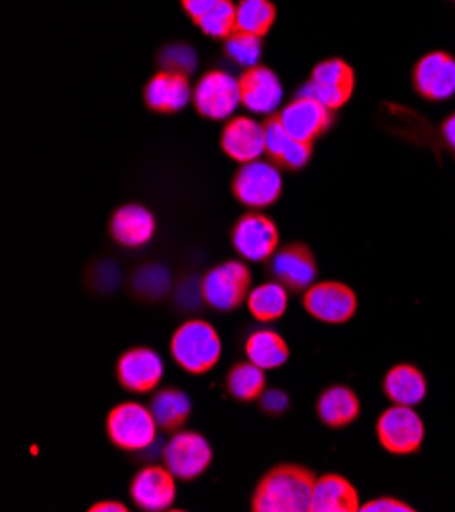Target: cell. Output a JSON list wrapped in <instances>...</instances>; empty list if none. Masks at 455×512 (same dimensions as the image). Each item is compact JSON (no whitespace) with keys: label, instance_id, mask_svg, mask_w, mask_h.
Returning a JSON list of instances; mask_svg holds the SVG:
<instances>
[{"label":"cell","instance_id":"6da1fadb","mask_svg":"<svg viewBox=\"0 0 455 512\" xmlns=\"http://www.w3.org/2000/svg\"><path fill=\"white\" fill-rule=\"evenodd\" d=\"M317 476L302 466H278L258 484L251 510L256 512H311Z\"/></svg>","mask_w":455,"mask_h":512},{"label":"cell","instance_id":"7a4b0ae2","mask_svg":"<svg viewBox=\"0 0 455 512\" xmlns=\"http://www.w3.org/2000/svg\"><path fill=\"white\" fill-rule=\"evenodd\" d=\"M174 360L190 374H207L221 357V337L207 321H188L180 325L170 343Z\"/></svg>","mask_w":455,"mask_h":512},{"label":"cell","instance_id":"3957f363","mask_svg":"<svg viewBox=\"0 0 455 512\" xmlns=\"http://www.w3.org/2000/svg\"><path fill=\"white\" fill-rule=\"evenodd\" d=\"M158 421L151 413L137 402H123L115 406L107 417L109 439L125 451H141L156 441Z\"/></svg>","mask_w":455,"mask_h":512},{"label":"cell","instance_id":"277c9868","mask_svg":"<svg viewBox=\"0 0 455 512\" xmlns=\"http://www.w3.org/2000/svg\"><path fill=\"white\" fill-rule=\"evenodd\" d=\"M380 445L392 455L417 453L425 439V423L415 406L394 404L384 411L376 423Z\"/></svg>","mask_w":455,"mask_h":512},{"label":"cell","instance_id":"5b68a950","mask_svg":"<svg viewBox=\"0 0 455 512\" xmlns=\"http://www.w3.org/2000/svg\"><path fill=\"white\" fill-rule=\"evenodd\" d=\"M251 274L241 262H225L215 266L205 278H202L200 290L202 298L213 306L215 311H235L237 306L249 296Z\"/></svg>","mask_w":455,"mask_h":512},{"label":"cell","instance_id":"8992f818","mask_svg":"<svg viewBox=\"0 0 455 512\" xmlns=\"http://www.w3.org/2000/svg\"><path fill=\"white\" fill-rule=\"evenodd\" d=\"M233 194L245 207H270L282 194V176L278 166L260 160L243 164L233 178Z\"/></svg>","mask_w":455,"mask_h":512},{"label":"cell","instance_id":"52a82bcc","mask_svg":"<svg viewBox=\"0 0 455 512\" xmlns=\"http://www.w3.org/2000/svg\"><path fill=\"white\" fill-rule=\"evenodd\" d=\"M192 100L200 117L213 121L229 119L241 102L239 80L223 70H211L198 80Z\"/></svg>","mask_w":455,"mask_h":512},{"label":"cell","instance_id":"ba28073f","mask_svg":"<svg viewBox=\"0 0 455 512\" xmlns=\"http://www.w3.org/2000/svg\"><path fill=\"white\" fill-rule=\"evenodd\" d=\"M353 90H356V72L347 62L331 58L315 66L309 84L300 94H309L323 102L327 109L339 111L351 100Z\"/></svg>","mask_w":455,"mask_h":512},{"label":"cell","instance_id":"9c48e42d","mask_svg":"<svg viewBox=\"0 0 455 512\" xmlns=\"http://www.w3.org/2000/svg\"><path fill=\"white\" fill-rule=\"evenodd\" d=\"M302 304H305L307 313L317 321L341 325L356 317L358 296L349 286L335 280H327L307 288Z\"/></svg>","mask_w":455,"mask_h":512},{"label":"cell","instance_id":"30bf717a","mask_svg":"<svg viewBox=\"0 0 455 512\" xmlns=\"http://www.w3.org/2000/svg\"><path fill=\"white\" fill-rule=\"evenodd\" d=\"M282 127L296 141L313 145L333 125V111L309 94H298L278 115Z\"/></svg>","mask_w":455,"mask_h":512},{"label":"cell","instance_id":"8fae6325","mask_svg":"<svg viewBox=\"0 0 455 512\" xmlns=\"http://www.w3.org/2000/svg\"><path fill=\"white\" fill-rule=\"evenodd\" d=\"M166 468L178 480H194L205 474L213 462L211 443L192 431L176 433L164 449Z\"/></svg>","mask_w":455,"mask_h":512},{"label":"cell","instance_id":"7c38bea8","mask_svg":"<svg viewBox=\"0 0 455 512\" xmlns=\"http://www.w3.org/2000/svg\"><path fill=\"white\" fill-rule=\"evenodd\" d=\"M233 247L249 262H266L278 251V227L272 219L260 213L243 215L233 227Z\"/></svg>","mask_w":455,"mask_h":512},{"label":"cell","instance_id":"4fadbf2b","mask_svg":"<svg viewBox=\"0 0 455 512\" xmlns=\"http://www.w3.org/2000/svg\"><path fill=\"white\" fill-rule=\"evenodd\" d=\"M413 86L429 102H441L455 94V58L447 51H429L413 70Z\"/></svg>","mask_w":455,"mask_h":512},{"label":"cell","instance_id":"5bb4252c","mask_svg":"<svg viewBox=\"0 0 455 512\" xmlns=\"http://www.w3.org/2000/svg\"><path fill=\"white\" fill-rule=\"evenodd\" d=\"M164 376L162 357L149 347H133L121 355L117 364V378L123 388L145 394L156 390Z\"/></svg>","mask_w":455,"mask_h":512},{"label":"cell","instance_id":"9a60e30c","mask_svg":"<svg viewBox=\"0 0 455 512\" xmlns=\"http://www.w3.org/2000/svg\"><path fill=\"white\" fill-rule=\"evenodd\" d=\"M241 105L258 115H274L282 102L280 78L266 66L247 68L239 78Z\"/></svg>","mask_w":455,"mask_h":512},{"label":"cell","instance_id":"2e32d148","mask_svg":"<svg viewBox=\"0 0 455 512\" xmlns=\"http://www.w3.org/2000/svg\"><path fill=\"white\" fill-rule=\"evenodd\" d=\"M274 278L290 290H307L317 280V262L307 245L292 243L272 255Z\"/></svg>","mask_w":455,"mask_h":512},{"label":"cell","instance_id":"e0dca14e","mask_svg":"<svg viewBox=\"0 0 455 512\" xmlns=\"http://www.w3.org/2000/svg\"><path fill=\"white\" fill-rule=\"evenodd\" d=\"M221 147L239 164L260 160L266 151V129L249 117H231L221 135Z\"/></svg>","mask_w":455,"mask_h":512},{"label":"cell","instance_id":"ac0fdd59","mask_svg":"<svg viewBox=\"0 0 455 512\" xmlns=\"http://www.w3.org/2000/svg\"><path fill=\"white\" fill-rule=\"evenodd\" d=\"M131 498L141 510H166L176 500V476L162 466L143 468L131 482Z\"/></svg>","mask_w":455,"mask_h":512},{"label":"cell","instance_id":"d6986e66","mask_svg":"<svg viewBox=\"0 0 455 512\" xmlns=\"http://www.w3.org/2000/svg\"><path fill=\"white\" fill-rule=\"evenodd\" d=\"M190 80L188 74L162 70L145 84L143 98L145 105L154 113L172 115L182 111L190 100Z\"/></svg>","mask_w":455,"mask_h":512},{"label":"cell","instance_id":"ffe728a7","mask_svg":"<svg viewBox=\"0 0 455 512\" xmlns=\"http://www.w3.org/2000/svg\"><path fill=\"white\" fill-rule=\"evenodd\" d=\"M264 129H266V153L274 162V166H280L286 170H302L311 162L313 145L290 137L282 127L278 115L268 117L264 123Z\"/></svg>","mask_w":455,"mask_h":512},{"label":"cell","instance_id":"44dd1931","mask_svg":"<svg viewBox=\"0 0 455 512\" xmlns=\"http://www.w3.org/2000/svg\"><path fill=\"white\" fill-rule=\"evenodd\" d=\"M362 508L356 486L339 474L317 478L311 512H358Z\"/></svg>","mask_w":455,"mask_h":512},{"label":"cell","instance_id":"7402d4cb","mask_svg":"<svg viewBox=\"0 0 455 512\" xmlns=\"http://www.w3.org/2000/svg\"><path fill=\"white\" fill-rule=\"evenodd\" d=\"M156 233V217L141 204H125L111 219V235L123 247H141Z\"/></svg>","mask_w":455,"mask_h":512},{"label":"cell","instance_id":"603a6c76","mask_svg":"<svg viewBox=\"0 0 455 512\" xmlns=\"http://www.w3.org/2000/svg\"><path fill=\"white\" fill-rule=\"evenodd\" d=\"M362 404L358 394L347 386H331L321 392L317 402L319 419L331 429H343L356 423L360 417Z\"/></svg>","mask_w":455,"mask_h":512},{"label":"cell","instance_id":"cb8c5ba5","mask_svg":"<svg viewBox=\"0 0 455 512\" xmlns=\"http://www.w3.org/2000/svg\"><path fill=\"white\" fill-rule=\"evenodd\" d=\"M384 394L392 404L417 406L427 396V380L419 368L398 364L384 378Z\"/></svg>","mask_w":455,"mask_h":512},{"label":"cell","instance_id":"d4e9b609","mask_svg":"<svg viewBox=\"0 0 455 512\" xmlns=\"http://www.w3.org/2000/svg\"><path fill=\"white\" fill-rule=\"evenodd\" d=\"M245 353L249 362H254L262 370H276L286 364L288 360V345L286 341L270 329L254 331L245 341Z\"/></svg>","mask_w":455,"mask_h":512},{"label":"cell","instance_id":"484cf974","mask_svg":"<svg viewBox=\"0 0 455 512\" xmlns=\"http://www.w3.org/2000/svg\"><path fill=\"white\" fill-rule=\"evenodd\" d=\"M247 306H249V313L254 315V319L262 323L278 321L286 313V306H288L286 286L280 282H266L254 288L247 296Z\"/></svg>","mask_w":455,"mask_h":512},{"label":"cell","instance_id":"4316f807","mask_svg":"<svg viewBox=\"0 0 455 512\" xmlns=\"http://www.w3.org/2000/svg\"><path fill=\"white\" fill-rule=\"evenodd\" d=\"M192 411L190 398L182 390H162L151 400V413H154L158 425L166 431H176L182 427Z\"/></svg>","mask_w":455,"mask_h":512},{"label":"cell","instance_id":"83f0119b","mask_svg":"<svg viewBox=\"0 0 455 512\" xmlns=\"http://www.w3.org/2000/svg\"><path fill=\"white\" fill-rule=\"evenodd\" d=\"M276 23L272 0H241L237 5V31L264 37Z\"/></svg>","mask_w":455,"mask_h":512},{"label":"cell","instance_id":"f1b7e54d","mask_svg":"<svg viewBox=\"0 0 455 512\" xmlns=\"http://www.w3.org/2000/svg\"><path fill=\"white\" fill-rule=\"evenodd\" d=\"M264 372L266 370H262L254 362H241L233 366V370L229 372L227 388L237 400H243V402L256 400L264 394V388H266Z\"/></svg>","mask_w":455,"mask_h":512},{"label":"cell","instance_id":"f546056e","mask_svg":"<svg viewBox=\"0 0 455 512\" xmlns=\"http://www.w3.org/2000/svg\"><path fill=\"white\" fill-rule=\"evenodd\" d=\"M225 54L243 68H254L262 56V37L235 31L225 39Z\"/></svg>","mask_w":455,"mask_h":512},{"label":"cell","instance_id":"4dcf8cb0","mask_svg":"<svg viewBox=\"0 0 455 512\" xmlns=\"http://www.w3.org/2000/svg\"><path fill=\"white\" fill-rule=\"evenodd\" d=\"M200 31L213 39H227L237 31V5L233 0H221V3L198 23Z\"/></svg>","mask_w":455,"mask_h":512},{"label":"cell","instance_id":"1f68e13d","mask_svg":"<svg viewBox=\"0 0 455 512\" xmlns=\"http://www.w3.org/2000/svg\"><path fill=\"white\" fill-rule=\"evenodd\" d=\"M160 62L170 72L190 74V72L196 70V54H194V49H190L188 45H180V43L162 49Z\"/></svg>","mask_w":455,"mask_h":512},{"label":"cell","instance_id":"d6a6232c","mask_svg":"<svg viewBox=\"0 0 455 512\" xmlns=\"http://www.w3.org/2000/svg\"><path fill=\"white\" fill-rule=\"evenodd\" d=\"M180 3H182L184 13L192 19V23L198 25L221 3V0H180Z\"/></svg>","mask_w":455,"mask_h":512},{"label":"cell","instance_id":"836d02e7","mask_svg":"<svg viewBox=\"0 0 455 512\" xmlns=\"http://www.w3.org/2000/svg\"><path fill=\"white\" fill-rule=\"evenodd\" d=\"M360 510L362 512H413L415 508L407 502L386 496V498H376V500L366 502Z\"/></svg>","mask_w":455,"mask_h":512},{"label":"cell","instance_id":"e575fe53","mask_svg":"<svg viewBox=\"0 0 455 512\" xmlns=\"http://www.w3.org/2000/svg\"><path fill=\"white\" fill-rule=\"evenodd\" d=\"M262 406L268 413L280 415L288 408V396L282 390H270V392L262 394Z\"/></svg>","mask_w":455,"mask_h":512},{"label":"cell","instance_id":"d590c367","mask_svg":"<svg viewBox=\"0 0 455 512\" xmlns=\"http://www.w3.org/2000/svg\"><path fill=\"white\" fill-rule=\"evenodd\" d=\"M441 133H443V139L447 141V145L455 151V113L449 115V117L443 121Z\"/></svg>","mask_w":455,"mask_h":512},{"label":"cell","instance_id":"8d00e7d4","mask_svg":"<svg viewBox=\"0 0 455 512\" xmlns=\"http://www.w3.org/2000/svg\"><path fill=\"white\" fill-rule=\"evenodd\" d=\"M90 512H127L129 508L123 504V502H98L94 506L88 508Z\"/></svg>","mask_w":455,"mask_h":512}]
</instances>
